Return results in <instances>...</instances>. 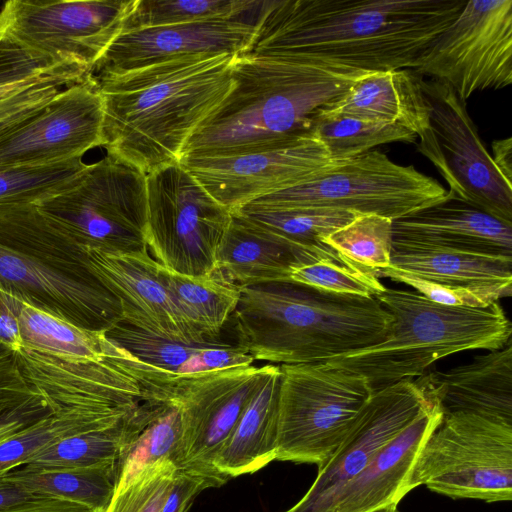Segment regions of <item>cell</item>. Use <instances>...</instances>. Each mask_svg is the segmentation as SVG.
Here are the masks:
<instances>
[{"instance_id": "cell-1", "label": "cell", "mask_w": 512, "mask_h": 512, "mask_svg": "<svg viewBox=\"0 0 512 512\" xmlns=\"http://www.w3.org/2000/svg\"><path fill=\"white\" fill-rule=\"evenodd\" d=\"M466 0H270L246 53L365 71L416 69Z\"/></svg>"}, {"instance_id": "cell-2", "label": "cell", "mask_w": 512, "mask_h": 512, "mask_svg": "<svg viewBox=\"0 0 512 512\" xmlns=\"http://www.w3.org/2000/svg\"><path fill=\"white\" fill-rule=\"evenodd\" d=\"M235 56H185L92 75L103 100L101 147L146 175L179 161L190 137L231 91Z\"/></svg>"}, {"instance_id": "cell-3", "label": "cell", "mask_w": 512, "mask_h": 512, "mask_svg": "<svg viewBox=\"0 0 512 512\" xmlns=\"http://www.w3.org/2000/svg\"><path fill=\"white\" fill-rule=\"evenodd\" d=\"M368 72L288 55H236L231 91L181 158L259 151L302 137L324 105Z\"/></svg>"}, {"instance_id": "cell-4", "label": "cell", "mask_w": 512, "mask_h": 512, "mask_svg": "<svg viewBox=\"0 0 512 512\" xmlns=\"http://www.w3.org/2000/svg\"><path fill=\"white\" fill-rule=\"evenodd\" d=\"M239 289L236 345L255 361L323 362L384 341L393 324L374 297L336 295L293 281Z\"/></svg>"}, {"instance_id": "cell-5", "label": "cell", "mask_w": 512, "mask_h": 512, "mask_svg": "<svg viewBox=\"0 0 512 512\" xmlns=\"http://www.w3.org/2000/svg\"><path fill=\"white\" fill-rule=\"evenodd\" d=\"M0 289L86 331L123 321L87 249L35 203H0Z\"/></svg>"}, {"instance_id": "cell-6", "label": "cell", "mask_w": 512, "mask_h": 512, "mask_svg": "<svg viewBox=\"0 0 512 512\" xmlns=\"http://www.w3.org/2000/svg\"><path fill=\"white\" fill-rule=\"evenodd\" d=\"M375 298L393 317L388 337L323 361L364 377L374 391L418 378L451 354L498 350L511 338L512 325L499 302L481 308L446 306L414 290L388 287Z\"/></svg>"}, {"instance_id": "cell-7", "label": "cell", "mask_w": 512, "mask_h": 512, "mask_svg": "<svg viewBox=\"0 0 512 512\" xmlns=\"http://www.w3.org/2000/svg\"><path fill=\"white\" fill-rule=\"evenodd\" d=\"M106 358L139 385L141 399L175 404L182 422L185 469L224 481L214 460L273 364L178 376L145 364L110 342Z\"/></svg>"}, {"instance_id": "cell-8", "label": "cell", "mask_w": 512, "mask_h": 512, "mask_svg": "<svg viewBox=\"0 0 512 512\" xmlns=\"http://www.w3.org/2000/svg\"><path fill=\"white\" fill-rule=\"evenodd\" d=\"M278 461L322 466L374 390L357 374L324 362L279 365Z\"/></svg>"}, {"instance_id": "cell-9", "label": "cell", "mask_w": 512, "mask_h": 512, "mask_svg": "<svg viewBox=\"0 0 512 512\" xmlns=\"http://www.w3.org/2000/svg\"><path fill=\"white\" fill-rule=\"evenodd\" d=\"M35 204L86 249L149 252L146 174L110 155L88 164L67 188Z\"/></svg>"}, {"instance_id": "cell-10", "label": "cell", "mask_w": 512, "mask_h": 512, "mask_svg": "<svg viewBox=\"0 0 512 512\" xmlns=\"http://www.w3.org/2000/svg\"><path fill=\"white\" fill-rule=\"evenodd\" d=\"M447 190L413 165L373 149L345 159L314 178L250 202L259 208H327L396 220L442 200Z\"/></svg>"}, {"instance_id": "cell-11", "label": "cell", "mask_w": 512, "mask_h": 512, "mask_svg": "<svg viewBox=\"0 0 512 512\" xmlns=\"http://www.w3.org/2000/svg\"><path fill=\"white\" fill-rule=\"evenodd\" d=\"M146 192L145 240L151 257L178 274L214 273L232 213L179 161L148 173Z\"/></svg>"}, {"instance_id": "cell-12", "label": "cell", "mask_w": 512, "mask_h": 512, "mask_svg": "<svg viewBox=\"0 0 512 512\" xmlns=\"http://www.w3.org/2000/svg\"><path fill=\"white\" fill-rule=\"evenodd\" d=\"M488 503L512 498V425L476 415L442 417L425 440L410 488Z\"/></svg>"}, {"instance_id": "cell-13", "label": "cell", "mask_w": 512, "mask_h": 512, "mask_svg": "<svg viewBox=\"0 0 512 512\" xmlns=\"http://www.w3.org/2000/svg\"><path fill=\"white\" fill-rule=\"evenodd\" d=\"M136 0H9L0 10V43L92 71L123 30Z\"/></svg>"}, {"instance_id": "cell-14", "label": "cell", "mask_w": 512, "mask_h": 512, "mask_svg": "<svg viewBox=\"0 0 512 512\" xmlns=\"http://www.w3.org/2000/svg\"><path fill=\"white\" fill-rule=\"evenodd\" d=\"M420 85L433 134L432 145L423 156L449 185L448 193L512 223V183L495 166L466 101L445 82L422 78Z\"/></svg>"}, {"instance_id": "cell-15", "label": "cell", "mask_w": 512, "mask_h": 512, "mask_svg": "<svg viewBox=\"0 0 512 512\" xmlns=\"http://www.w3.org/2000/svg\"><path fill=\"white\" fill-rule=\"evenodd\" d=\"M472 94L512 84V0H469L412 69Z\"/></svg>"}, {"instance_id": "cell-16", "label": "cell", "mask_w": 512, "mask_h": 512, "mask_svg": "<svg viewBox=\"0 0 512 512\" xmlns=\"http://www.w3.org/2000/svg\"><path fill=\"white\" fill-rule=\"evenodd\" d=\"M341 161L330 156L312 131L264 150L179 160L231 213L250 202L296 187Z\"/></svg>"}, {"instance_id": "cell-17", "label": "cell", "mask_w": 512, "mask_h": 512, "mask_svg": "<svg viewBox=\"0 0 512 512\" xmlns=\"http://www.w3.org/2000/svg\"><path fill=\"white\" fill-rule=\"evenodd\" d=\"M431 400L415 379L375 390L339 447L318 467L317 477L309 490L285 512H332L348 483Z\"/></svg>"}, {"instance_id": "cell-18", "label": "cell", "mask_w": 512, "mask_h": 512, "mask_svg": "<svg viewBox=\"0 0 512 512\" xmlns=\"http://www.w3.org/2000/svg\"><path fill=\"white\" fill-rule=\"evenodd\" d=\"M28 376L57 407L50 416L0 443V475L65 438L114 424L140 403L113 396L52 361L35 362Z\"/></svg>"}, {"instance_id": "cell-19", "label": "cell", "mask_w": 512, "mask_h": 512, "mask_svg": "<svg viewBox=\"0 0 512 512\" xmlns=\"http://www.w3.org/2000/svg\"><path fill=\"white\" fill-rule=\"evenodd\" d=\"M103 100L89 72L0 138V169L82 158L102 145Z\"/></svg>"}, {"instance_id": "cell-20", "label": "cell", "mask_w": 512, "mask_h": 512, "mask_svg": "<svg viewBox=\"0 0 512 512\" xmlns=\"http://www.w3.org/2000/svg\"><path fill=\"white\" fill-rule=\"evenodd\" d=\"M256 21L243 17L123 30L90 72L117 75L171 59L201 54H244Z\"/></svg>"}, {"instance_id": "cell-21", "label": "cell", "mask_w": 512, "mask_h": 512, "mask_svg": "<svg viewBox=\"0 0 512 512\" xmlns=\"http://www.w3.org/2000/svg\"><path fill=\"white\" fill-rule=\"evenodd\" d=\"M89 263L119 299L123 321L153 335L185 344L220 340L204 337L185 317L160 281L149 252L111 254L87 249Z\"/></svg>"}, {"instance_id": "cell-22", "label": "cell", "mask_w": 512, "mask_h": 512, "mask_svg": "<svg viewBox=\"0 0 512 512\" xmlns=\"http://www.w3.org/2000/svg\"><path fill=\"white\" fill-rule=\"evenodd\" d=\"M392 244L512 257V223L452 196L392 222Z\"/></svg>"}, {"instance_id": "cell-23", "label": "cell", "mask_w": 512, "mask_h": 512, "mask_svg": "<svg viewBox=\"0 0 512 512\" xmlns=\"http://www.w3.org/2000/svg\"><path fill=\"white\" fill-rule=\"evenodd\" d=\"M415 381L436 401L442 417L468 414L512 425V345L476 356Z\"/></svg>"}, {"instance_id": "cell-24", "label": "cell", "mask_w": 512, "mask_h": 512, "mask_svg": "<svg viewBox=\"0 0 512 512\" xmlns=\"http://www.w3.org/2000/svg\"><path fill=\"white\" fill-rule=\"evenodd\" d=\"M442 413L432 398L415 419L385 443L340 494L332 512H369L396 504L411 491L419 452Z\"/></svg>"}, {"instance_id": "cell-25", "label": "cell", "mask_w": 512, "mask_h": 512, "mask_svg": "<svg viewBox=\"0 0 512 512\" xmlns=\"http://www.w3.org/2000/svg\"><path fill=\"white\" fill-rule=\"evenodd\" d=\"M422 78L412 69L368 72L324 105L315 118L348 115L403 127L419 139L417 150L424 155L432 145L433 134Z\"/></svg>"}, {"instance_id": "cell-26", "label": "cell", "mask_w": 512, "mask_h": 512, "mask_svg": "<svg viewBox=\"0 0 512 512\" xmlns=\"http://www.w3.org/2000/svg\"><path fill=\"white\" fill-rule=\"evenodd\" d=\"M324 257L344 256L334 249L318 252L294 246L232 214L217 251L215 271L241 288L290 281L293 266Z\"/></svg>"}, {"instance_id": "cell-27", "label": "cell", "mask_w": 512, "mask_h": 512, "mask_svg": "<svg viewBox=\"0 0 512 512\" xmlns=\"http://www.w3.org/2000/svg\"><path fill=\"white\" fill-rule=\"evenodd\" d=\"M280 376L279 365H272L218 452V473L230 479L276 460Z\"/></svg>"}, {"instance_id": "cell-28", "label": "cell", "mask_w": 512, "mask_h": 512, "mask_svg": "<svg viewBox=\"0 0 512 512\" xmlns=\"http://www.w3.org/2000/svg\"><path fill=\"white\" fill-rule=\"evenodd\" d=\"M390 267L446 286L512 292V257L392 244Z\"/></svg>"}, {"instance_id": "cell-29", "label": "cell", "mask_w": 512, "mask_h": 512, "mask_svg": "<svg viewBox=\"0 0 512 512\" xmlns=\"http://www.w3.org/2000/svg\"><path fill=\"white\" fill-rule=\"evenodd\" d=\"M156 403L141 400L112 425L65 438L31 457L24 465L37 468L117 466L127 448L151 418Z\"/></svg>"}, {"instance_id": "cell-30", "label": "cell", "mask_w": 512, "mask_h": 512, "mask_svg": "<svg viewBox=\"0 0 512 512\" xmlns=\"http://www.w3.org/2000/svg\"><path fill=\"white\" fill-rule=\"evenodd\" d=\"M157 273L189 322L204 337L216 340L238 305L239 287L216 271L195 277L172 272L158 263Z\"/></svg>"}, {"instance_id": "cell-31", "label": "cell", "mask_w": 512, "mask_h": 512, "mask_svg": "<svg viewBox=\"0 0 512 512\" xmlns=\"http://www.w3.org/2000/svg\"><path fill=\"white\" fill-rule=\"evenodd\" d=\"M25 490L104 512L115 491L118 467L37 468L24 465L4 474Z\"/></svg>"}, {"instance_id": "cell-32", "label": "cell", "mask_w": 512, "mask_h": 512, "mask_svg": "<svg viewBox=\"0 0 512 512\" xmlns=\"http://www.w3.org/2000/svg\"><path fill=\"white\" fill-rule=\"evenodd\" d=\"M0 293L19 322L25 344L71 359H103L104 333L83 330L1 289Z\"/></svg>"}, {"instance_id": "cell-33", "label": "cell", "mask_w": 512, "mask_h": 512, "mask_svg": "<svg viewBox=\"0 0 512 512\" xmlns=\"http://www.w3.org/2000/svg\"><path fill=\"white\" fill-rule=\"evenodd\" d=\"M235 214L271 235L310 251L332 249L322 239L357 214L327 208H259L245 205Z\"/></svg>"}, {"instance_id": "cell-34", "label": "cell", "mask_w": 512, "mask_h": 512, "mask_svg": "<svg viewBox=\"0 0 512 512\" xmlns=\"http://www.w3.org/2000/svg\"><path fill=\"white\" fill-rule=\"evenodd\" d=\"M155 403V410L151 418L119 461L115 488L122 487L140 470L160 460H170L177 469L181 464L182 422L180 411L175 404L170 402Z\"/></svg>"}, {"instance_id": "cell-35", "label": "cell", "mask_w": 512, "mask_h": 512, "mask_svg": "<svg viewBox=\"0 0 512 512\" xmlns=\"http://www.w3.org/2000/svg\"><path fill=\"white\" fill-rule=\"evenodd\" d=\"M104 335L139 361L178 376L208 372L204 351L222 342L185 344L153 335L124 321Z\"/></svg>"}, {"instance_id": "cell-36", "label": "cell", "mask_w": 512, "mask_h": 512, "mask_svg": "<svg viewBox=\"0 0 512 512\" xmlns=\"http://www.w3.org/2000/svg\"><path fill=\"white\" fill-rule=\"evenodd\" d=\"M311 131L336 160L353 158L380 145L416 141V136L403 127L348 115L316 117Z\"/></svg>"}, {"instance_id": "cell-37", "label": "cell", "mask_w": 512, "mask_h": 512, "mask_svg": "<svg viewBox=\"0 0 512 512\" xmlns=\"http://www.w3.org/2000/svg\"><path fill=\"white\" fill-rule=\"evenodd\" d=\"M263 3L257 0H136L123 30L234 19L259 9Z\"/></svg>"}, {"instance_id": "cell-38", "label": "cell", "mask_w": 512, "mask_h": 512, "mask_svg": "<svg viewBox=\"0 0 512 512\" xmlns=\"http://www.w3.org/2000/svg\"><path fill=\"white\" fill-rule=\"evenodd\" d=\"M392 222L376 214H357L324 237L322 243L377 274L391 263Z\"/></svg>"}, {"instance_id": "cell-39", "label": "cell", "mask_w": 512, "mask_h": 512, "mask_svg": "<svg viewBox=\"0 0 512 512\" xmlns=\"http://www.w3.org/2000/svg\"><path fill=\"white\" fill-rule=\"evenodd\" d=\"M55 409L52 401L28 379L16 351L0 341V428L34 425Z\"/></svg>"}, {"instance_id": "cell-40", "label": "cell", "mask_w": 512, "mask_h": 512, "mask_svg": "<svg viewBox=\"0 0 512 512\" xmlns=\"http://www.w3.org/2000/svg\"><path fill=\"white\" fill-rule=\"evenodd\" d=\"M82 158L0 169V203H38L67 188L86 169Z\"/></svg>"}, {"instance_id": "cell-41", "label": "cell", "mask_w": 512, "mask_h": 512, "mask_svg": "<svg viewBox=\"0 0 512 512\" xmlns=\"http://www.w3.org/2000/svg\"><path fill=\"white\" fill-rule=\"evenodd\" d=\"M290 281L336 295L376 297L385 287L377 274L345 257H324L295 265Z\"/></svg>"}, {"instance_id": "cell-42", "label": "cell", "mask_w": 512, "mask_h": 512, "mask_svg": "<svg viewBox=\"0 0 512 512\" xmlns=\"http://www.w3.org/2000/svg\"><path fill=\"white\" fill-rule=\"evenodd\" d=\"M176 469L167 459L143 468L125 485L115 488L104 512H161Z\"/></svg>"}, {"instance_id": "cell-43", "label": "cell", "mask_w": 512, "mask_h": 512, "mask_svg": "<svg viewBox=\"0 0 512 512\" xmlns=\"http://www.w3.org/2000/svg\"><path fill=\"white\" fill-rule=\"evenodd\" d=\"M377 276L406 284L428 300L446 306L481 308L498 302L503 297H508L499 289L446 286L399 271L390 266L380 270Z\"/></svg>"}, {"instance_id": "cell-44", "label": "cell", "mask_w": 512, "mask_h": 512, "mask_svg": "<svg viewBox=\"0 0 512 512\" xmlns=\"http://www.w3.org/2000/svg\"><path fill=\"white\" fill-rule=\"evenodd\" d=\"M71 64L76 63L39 58L12 45L0 43V88L22 83Z\"/></svg>"}, {"instance_id": "cell-45", "label": "cell", "mask_w": 512, "mask_h": 512, "mask_svg": "<svg viewBox=\"0 0 512 512\" xmlns=\"http://www.w3.org/2000/svg\"><path fill=\"white\" fill-rule=\"evenodd\" d=\"M223 484L224 481L211 476L176 469L161 512H188L198 494L207 488L220 487Z\"/></svg>"}, {"instance_id": "cell-46", "label": "cell", "mask_w": 512, "mask_h": 512, "mask_svg": "<svg viewBox=\"0 0 512 512\" xmlns=\"http://www.w3.org/2000/svg\"><path fill=\"white\" fill-rule=\"evenodd\" d=\"M44 498L46 497L25 490L4 474L0 475V512L19 508Z\"/></svg>"}, {"instance_id": "cell-47", "label": "cell", "mask_w": 512, "mask_h": 512, "mask_svg": "<svg viewBox=\"0 0 512 512\" xmlns=\"http://www.w3.org/2000/svg\"><path fill=\"white\" fill-rule=\"evenodd\" d=\"M5 512H94L93 510L59 498L46 497L40 501Z\"/></svg>"}, {"instance_id": "cell-48", "label": "cell", "mask_w": 512, "mask_h": 512, "mask_svg": "<svg viewBox=\"0 0 512 512\" xmlns=\"http://www.w3.org/2000/svg\"><path fill=\"white\" fill-rule=\"evenodd\" d=\"M490 155L498 171L512 183V138L494 140Z\"/></svg>"}, {"instance_id": "cell-49", "label": "cell", "mask_w": 512, "mask_h": 512, "mask_svg": "<svg viewBox=\"0 0 512 512\" xmlns=\"http://www.w3.org/2000/svg\"><path fill=\"white\" fill-rule=\"evenodd\" d=\"M35 425V424H34ZM33 425L14 424L0 428V443Z\"/></svg>"}, {"instance_id": "cell-50", "label": "cell", "mask_w": 512, "mask_h": 512, "mask_svg": "<svg viewBox=\"0 0 512 512\" xmlns=\"http://www.w3.org/2000/svg\"><path fill=\"white\" fill-rule=\"evenodd\" d=\"M369 512H399L396 504H389Z\"/></svg>"}]
</instances>
